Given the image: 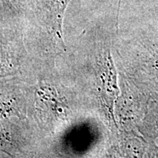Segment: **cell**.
Here are the masks:
<instances>
[{
	"label": "cell",
	"mask_w": 158,
	"mask_h": 158,
	"mask_svg": "<svg viewBox=\"0 0 158 158\" xmlns=\"http://www.w3.org/2000/svg\"><path fill=\"white\" fill-rule=\"evenodd\" d=\"M99 78L102 106L110 121L113 122L117 127L114 114V102L119 94V89L117 84L116 70L109 50L104 51L100 56Z\"/></svg>",
	"instance_id": "1"
},
{
	"label": "cell",
	"mask_w": 158,
	"mask_h": 158,
	"mask_svg": "<svg viewBox=\"0 0 158 158\" xmlns=\"http://www.w3.org/2000/svg\"><path fill=\"white\" fill-rule=\"evenodd\" d=\"M147 143L141 136L130 133L119 141L114 149L112 158H143Z\"/></svg>",
	"instance_id": "2"
},
{
	"label": "cell",
	"mask_w": 158,
	"mask_h": 158,
	"mask_svg": "<svg viewBox=\"0 0 158 158\" xmlns=\"http://www.w3.org/2000/svg\"><path fill=\"white\" fill-rule=\"evenodd\" d=\"M70 0H44V10L51 29L62 39V19L65 8Z\"/></svg>",
	"instance_id": "3"
},
{
	"label": "cell",
	"mask_w": 158,
	"mask_h": 158,
	"mask_svg": "<svg viewBox=\"0 0 158 158\" xmlns=\"http://www.w3.org/2000/svg\"><path fill=\"white\" fill-rule=\"evenodd\" d=\"M144 124H145V127H143L141 132L143 135L149 138L151 141H154L158 137V106L147 116Z\"/></svg>",
	"instance_id": "4"
},
{
	"label": "cell",
	"mask_w": 158,
	"mask_h": 158,
	"mask_svg": "<svg viewBox=\"0 0 158 158\" xmlns=\"http://www.w3.org/2000/svg\"><path fill=\"white\" fill-rule=\"evenodd\" d=\"M148 158H158V146L154 141H151L148 145Z\"/></svg>",
	"instance_id": "5"
},
{
	"label": "cell",
	"mask_w": 158,
	"mask_h": 158,
	"mask_svg": "<svg viewBox=\"0 0 158 158\" xmlns=\"http://www.w3.org/2000/svg\"><path fill=\"white\" fill-rule=\"evenodd\" d=\"M120 5H121V0H118V10H117V19H118V15H119V10H120Z\"/></svg>",
	"instance_id": "6"
},
{
	"label": "cell",
	"mask_w": 158,
	"mask_h": 158,
	"mask_svg": "<svg viewBox=\"0 0 158 158\" xmlns=\"http://www.w3.org/2000/svg\"><path fill=\"white\" fill-rule=\"evenodd\" d=\"M13 158H31V157H19V156H13Z\"/></svg>",
	"instance_id": "7"
}]
</instances>
